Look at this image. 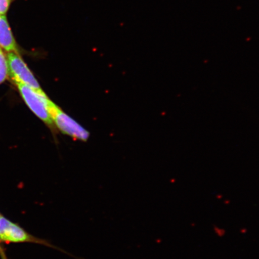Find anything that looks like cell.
<instances>
[{
  "label": "cell",
  "instance_id": "7",
  "mask_svg": "<svg viewBox=\"0 0 259 259\" xmlns=\"http://www.w3.org/2000/svg\"><path fill=\"white\" fill-rule=\"evenodd\" d=\"M11 5V0H0V15L7 14Z\"/></svg>",
  "mask_w": 259,
  "mask_h": 259
},
{
  "label": "cell",
  "instance_id": "1",
  "mask_svg": "<svg viewBox=\"0 0 259 259\" xmlns=\"http://www.w3.org/2000/svg\"><path fill=\"white\" fill-rule=\"evenodd\" d=\"M22 99L31 111L51 128L55 129L51 109L54 103L43 90L37 91L21 83H15Z\"/></svg>",
  "mask_w": 259,
  "mask_h": 259
},
{
  "label": "cell",
  "instance_id": "2",
  "mask_svg": "<svg viewBox=\"0 0 259 259\" xmlns=\"http://www.w3.org/2000/svg\"><path fill=\"white\" fill-rule=\"evenodd\" d=\"M2 243L10 244V243H33V244L44 245L45 247L55 249L58 251L63 252L71 257L75 258L72 254L69 253L63 249L54 245L46 239L37 238L36 236L29 234L25 229L21 228L16 223L6 218L0 212V244Z\"/></svg>",
  "mask_w": 259,
  "mask_h": 259
},
{
  "label": "cell",
  "instance_id": "4",
  "mask_svg": "<svg viewBox=\"0 0 259 259\" xmlns=\"http://www.w3.org/2000/svg\"><path fill=\"white\" fill-rule=\"evenodd\" d=\"M7 57L9 76L14 83H21L37 91L42 90L40 84L20 56V54L9 53Z\"/></svg>",
  "mask_w": 259,
  "mask_h": 259
},
{
  "label": "cell",
  "instance_id": "5",
  "mask_svg": "<svg viewBox=\"0 0 259 259\" xmlns=\"http://www.w3.org/2000/svg\"><path fill=\"white\" fill-rule=\"evenodd\" d=\"M0 48L7 53L19 54L17 44L5 15H0Z\"/></svg>",
  "mask_w": 259,
  "mask_h": 259
},
{
  "label": "cell",
  "instance_id": "8",
  "mask_svg": "<svg viewBox=\"0 0 259 259\" xmlns=\"http://www.w3.org/2000/svg\"><path fill=\"white\" fill-rule=\"evenodd\" d=\"M0 257H1V259H8L4 249L1 246H0Z\"/></svg>",
  "mask_w": 259,
  "mask_h": 259
},
{
  "label": "cell",
  "instance_id": "6",
  "mask_svg": "<svg viewBox=\"0 0 259 259\" xmlns=\"http://www.w3.org/2000/svg\"><path fill=\"white\" fill-rule=\"evenodd\" d=\"M9 76L7 57L2 48H0V85L5 82Z\"/></svg>",
  "mask_w": 259,
  "mask_h": 259
},
{
  "label": "cell",
  "instance_id": "3",
  "mask_svg": "<svg viewBox=\"0 0 259 259\" xmlns=\"http://www.w3.org/2000/svg\"><path fill=\"white\" fill-rule=\"evenodd\" d=\"M52 118L55 127L63 134L76 140L85 142L90 137V133L56 104L51 109Z\"/></svg>",
  "mask_w": 259,
  "mask_h": 259
}]
</instances>
